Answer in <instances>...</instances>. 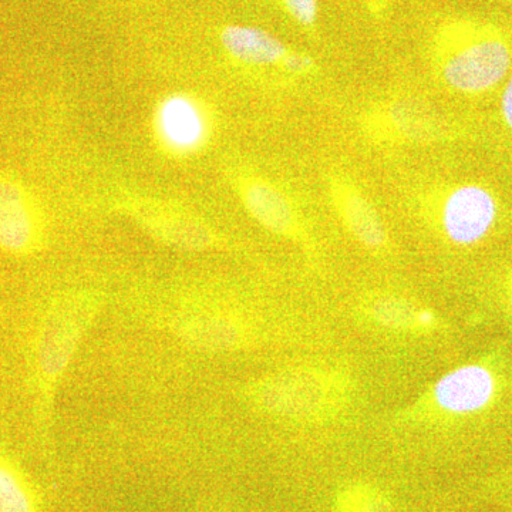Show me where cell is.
I'll list each match as a JSON object with an SVG mask.
<instances>
[{
    "instance_id": "obj_1",
    "label": "cell",
    "mask_w": 512,
    "mask_h": 512,
    "mask_svg": "<svg viewBox=\"0 0 512 512\" xmlns=\"http://www.w3.org/2000/svg\"><path fill=\"white\" fill-rule=\"evenodd\" d=\"M437 55L444 82L458 93L491 92L512 70L510 37L481 20L458 19L443 26Z\"/></svg>"
},
{
    "instance_id": "obj_2",
    "label": "cell",
    "mask_w": 512,
    "mask_h": 512,
    "mask_svg": "<svg viewBox=\"0 0 512 512\" xmlns=\"http://www.w3.org/2000/svg\"><path fill=\"white\" fill-rule=\"evenodd\" d=\"M93 296H67L53 306L40 332L37 369L47 386L56 384L96 315Z\"/></svg>"
},
{
    "instance_id": "obj_3",
    "label": "cell",
    "mask_w": 512,
    "mask_h": 512,
    "mask_svg": "<svg viewBox=\"0 0 512 512\" xmlns=\"http://www.w3.org/2000/svg\"><path fill=\"white\" fill-rule=\"evenodd\" d=\"M43 221L32 194L12 175L0 174V248L26 255L40 247Z\"/></svg>"
},
{
    "instance_id": "obj_4",
    "label": "cell",
    "mask_w": 512,
    "mask_h": 512,
    "mask_svg": "<svg viewBox=\"0 0 512 512\" xmlns=\"http://www.w3.org/2000/svg\"><path fill=\"white\" fill-rule=\"evenodd\" d=\"M441 215L444 231L454 244L473 245L494 227L498 204L483 185L464 184L447 195Z\"/></svg>"
},
{
    "instance_id": "obj_5",
    "label": "cell",
    "mask_w": 512,
    "mask_h": 512,
    "mask_svg": "<svg viewBox=\"0 0 512 512\" xmlns=\"http://www.w3.org/2000/svg\"><path fill=\"white\" fill-rule=\"evenodd\" d=\"M156 128L161 143L177 154L197 150L210 133V123L201 104L185 94H173L161 101Z\"/></svg>"
},
{
    "instance_id": "obj_6",
    "label": "cell",
    "mask_w": 512,
    "mask_h": 512,
    "mask_svg": "<svg viewBox=\"0 0 512 512\" xmlns=\"http://www.w3.org/2000/svg\"><path fill=\"white\" fill-rule=\"evenodd\" d=\"M494 392L493 375L483 366L470 365L441 377L434 389V397L441 409L467 414L484 409L493 399Z\"/></svg>"
},
{
    "instance_id": "obj_7",
    "label": "cell",
    "mask_w": 512,
    "mask_h": 512,
    "mask_svg": "<svg viewBox=\"0 0 512 512\" xmlns=\"http://www.w3.org/2000/svg\"><path fill=\"white\" fill-rule=\"evenodd\" d=\"M255 397L269 412L301 416L318 403V382L303 373H282L259 384Z\"/></svg>"
},
{
    "instance_id": "obj_8",
    "label": "cell",
    "mask_w": 512,
    "mask_h": 512,
    "mask_svg": "<svg viewBox=\"0 0 512 512\" xmlns=\"http://www.w3.org/2000/svg\"><path fill=\"white\" fill-rule=\"evenodd\" d=\"M221 43L234 59L254 66L284 62L289 53L278 37L254 26H227L222 30Z\"/></svg>"
},
{
    "instance_id": "obj_9",
    "label": "cell",
    "mask_w": 512,
    "mask_h": 512,
    "mask_svg": "<svg viewBox=\"0 0 512 512\" xmlns=\"http://www.w3.org/2000/svg\"><path fill=\"white\" fill-rule=\"evenodd\" d=\"M249 214L262 227L276 234H288L293 227V211L282 192L266 183H249L242 192Z\"/></svg>"
},
{
    "instance_id": "obj_10",
    "label": "cell",
    "mask_w": 512,
    "mask_h": 512,
    "mask_svg": "<svg viewBox=\"0 0 512 512\" xmlns=\"http://www.w3.org/2000/svg\"><path fill=\"white\" fill-rule=\"evenodd\" d=\"M143 222L158 238L185 249L210 247L211 234L202 222L178 212H147Z\"/></svg>"
},
{
    "instance_id": "obj_11",
    "label": "cell",
    "mask_w": 512,
    "mask_h": 512,
    "mask_svg": "<svg viewBox=\"0 0 512 512\" xmlns=\"http://www.w3.org/2000/svg\"><path fill=\"white\" fill-rule=\"evenodd\" d=\"M175 329L181 339L207 350H225L239 342V330L227 318L215 315H190L177 320Z\"/></svg>"
},
{
    "instance_id": "obj_12",
    "label": "cell",
    "mask_w": 512,
    "mask_h": 512,
    "mask_svg": "<svg viewBox=\"0 0 512 512\" xmlns=\"http://www.w3.org/2000/svg\"><path fill=\"white\" fill-rule=\"evenodd\" d=\"M343 215L356 238L369 247H379L384 242V229L375 208L359 195H349L343 201Z\"/></svg>"
},
{
    "instance_id": "obj_13",
    "label": "cell",
    "mask_w": 512,
    "mask_h": 512,
    "mask_svg": "<svg viewBox=\"0 0 512 512\" xmlns=\"http://www.w3.org/2000/svg\"><path fill=\"white\" fill-rule=\"evenodd\" d=\"M0 512H36L28 484L5 458L0 457Z\"/></svg>"
},
{
    "instance_id": "obj_14",
    "label": "cell",
    "mask_w": 512,
    "mask_h": 512,
    "mask_svg": "<svg viewBox=\"0 0 512 512\" xmlns=\"http://www.w3.org/2000/svg\"><path fill=\"white\" fill-rule=\"evenodd\" d=\"M342 508L343 512H393L382 497L367 490L350 491L343 498Z\"/></svg>"
},
{
    "instance_id": "obj_15",
    "label": "cell",
    "mask_w": 512,
    "mask_h": 512,
    "mask_svg": "<svg viewBox=\"0 0 512 512\" xmlns=\"http://www.w3.org/2000/svg\"><path fill=\"white\" fill-rule=\"evenodd\" d=\"M375 315L379 322L392 328H402L417 320V316L404 303L393 299L380 302L376 306Z\"/></svg>"
},
{
    "instance_id": "obj_16",
    "label": "cell",
    "mask_w": 512,
    "mask_h": 512,
    "mask_svg": "<svg viewBox=\"0 0 512 512\" xmlns=\"http://www.w3.org/2000/svg\"><path fill=\"white\" fill-rule=\"evenodd\" d=\"M282 2H284L286 12L299 25L305 26V28L315 25L319 12L318 0H282Z\"/></svg>"
},
{
    "instance_id": "obj_17",
    "label": "cell",
    "mask_w": 512,
    "mask_h": 512,
    "mask_svg": "<svg viewBox=\"0 0 512 512\" xmlns=\"http://www.w3.org/2000/svg\"><path fill=\"white\" fill-rule=\"evenodd\" d=\"M284 64L286 70L295 74L308 72L313 66L311 57L298 55V53H288L284 59Z\"/></svg>"
},
{
    "instance_id": "obj_18",
    "label": "cell",
    "mask_w": 512,
    "mask_h": 512,
    "mask_svg": "<svg viewBox=\"0 0 512 512\" xmlns=\"http://www.w3.org/2000/svg\"><path fill=\"white\" fill-rule=\"evenodd\" d=\"M501 113H503L504 123L512 131V70L501 96Z\"/></svg>"
},
{
    "instance_id": "obj_19",
    "label": "cell",
    "mask_w": 512,
    "mask_h": 512,
    "mask_svg": "<svg viewBox=\"0 0 512 512\" xmlns=\"http://www.w3.org/2000/svg\"><path fill=\"white\" fill-rule=\"evenodd\" d=\"M417 322H419L421 326H429L430 323L433 322V316H431L430 312H421L417 315Z\"/></svg>"
}]
</instances>
